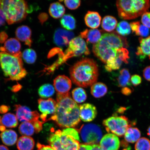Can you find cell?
I'll return each instance as SVG.
<instances>
[{
    "label": "cell",
    "instance_id": "39",
    "mask_svg": "<svg viewBox=\"0 0 150 150\" xmlns=\"http://www.w3.org/2000/svg\"><path fill=\"white\" fill-rule=\"evenodd\" d=\"M63 133L69 136H70L74 139L80 141V138L79 132L77 130L72 128H67L62 131Z\"/></svg>",
    "mask_w": 150,
    "mask_h": 150
},
{
    "label": "cell",
    "instance_id": "12",
    "mask_svg": "<svg viewBox=\"0 0 150 150\" xmlns=\"http://www.w3.org/2000/svg\"><path fill=\"white\" fill-rule=\"evenodd\" d=\"M38 108L42 114L40 118L43 123L47 121V117L50 114H54L56 111V102L54 99L49 98L47 99H39L38 100Z\"/></svg>",
    "mask_w": 150,
    "mask_h": 150
},
{
    "label": "cell",
    "instance_id": "11",
    "mask_svg": "<svg viewBox=\"0 0 150 150\" xmlns=\"http://www.w3.org/2000/svg\"><path fill=\"white\" fill-rule=\"evenodd\" d=\"M14 108L17 118L20 121L30 122L33 123L39 120L40 117L39 113L37 111H32L25 106L16 105H14Z\"/></svg>",
    "mask_w": 150,
    "mask_h": 150
},
{
    "label": "cell",
    "instance_id": "47",
    "mask_svg": "<svg viewBox=\"0 0 150 150\" xmlns=\"http://www.w3.org/2000/svg\"><path fill=\"white\" fill-rule=\"evenodd\" d=\"M143 76L146 80L150 82V66L144 69Z\"/></svg>",
    "mask_w": 150,
    "mask_h": 150
},
{
    "label": "cell",
    "instance_id": "26",
    "mask_svg": "<svg viewBox=\"0 0 150 150\" xmlns=\"http://www.w3.org/2000/svg\"><path fill=\"white\" fill-rule=\"evenodd\" d=\"M140 137V131L137 127H129L125 134V142L130 143H134L137 142Z\"/></svg>",
    "mask_w": 150,
    "mask_h": 150
},
{
    "label": "cell",
    "instance_id": "33",
    "mask_svg": "<svg viewBox=\"0 0 150 150\" xmlns=\"http://www.w3.org/2000/svg\"><path fill=\"white\" fill-rule=\"evenodd\" d=\"M123 62L117 56L107 62L105 68L108 72L119 70L121 67Z\"/></svg>",
    "mask_w": 150,
    "mask_h": 150
},
{
    "label": "cell",
    "instance_id": "42",
    "mask_svg": "<svg viewBox=\"0 0 150 150\" xmlns=\"http://www.w3.org/2000/svg\"><path fill=\"white\" fill-rule=\"evenodd\" d=\"M150 30L149 28L146 26L140 24L138 30V36L146 37L149 34Z\"/></svg>",
    "mask_w": 150,
    "mask_h": 150
},
{
    "label": "cell",
    "instance_id": "19",
    "mask_svg": "<svg viewBox=\"0 0 150 150\" xmlns=\"http://www.w3.org/2000/svg\"><path fill=\"white\" fill-rule=\"evenodd\" d=\"M102 35V31L96 29H86L80 34V37L85 39L87 43L94 45L100 40Z\"/></svg>",
    "mask_w": 150,
    "mask_h": 150
},
{
    "label": "cell",
    "instance_id": "17",
    "mask_svg": "<svg viewBox=\"0 0 150 150\" xmlns=\"http://www.w3.org/2000/svg\"><path fill=\"white\" fill-rule=\"evenodd\" d=\"M21 45L17 39L12 38L8 39L5 42L4 46L0 48L1 52H5L12 55L21 54L20 52Z\"/></svg>",
    "mask_w": 150,
    "mask_h": 150
},
{
    "label": "cell",
    "instance_id": "16",
    "mask_svg": "<svg viewBox=\"0 0 150 150\" xmlns=\"http://www.w3.org/2000/svg\"><path fill=\"white\" fill-rule=\"evenodd\" d=\"M54 88L57 93L65 94L69 93L72 86V82L68 77L64 75H60L54 80Z\"/></svg>",
    "mask_w": 150,
    "mask_h": 150
},
{
    "label": "cell",
    "instance_id": "7",
    "mask_svg": "<svg viewBox=\"0 0 150 150\" xmlns=\"http://www.w3.org/2000/svg\"><path fill=\"white\" fill-rule=\"evenodd\" d=\"M47 140L54 150H78L80 145L79 142L59 130L52 132Z\"/></svg>",
    "mask_w": 150,
    "mask_h": 150
},
{
    "label": "cell",
    "instance_id": "24",
    "mask_svg": "<svg viewBox=\"0 0 150 150\" xmlns=\"http://www.w3.org/2000/svg\"><path fill=\"white\" fill-rule=\"evenodd\" d=\"M49 12L52 17L59 18L62 17L64 14L65 7L61 3L56 2L50 5Z\"/></svg>",
    "mask_w": 150,
    "mask_h": 150
},
{
    "label": "cell",
    "instance_id": "40",
    "mask_svg": "<svg viewBox=\"0 0 150 150\" xmlns=\"http://www.w3.org/2000/svg\"><path fill=\"white\" fill-rule=\"evenodd\" d=\"M81 1L79 0H67L64 1V3L66 6L69 9H76L78 8L80 6Z\"/></svg>",
    "mask_w": 150,
    "mask_h": 150
},
{
    "label": "cell",
    "instance_id": "30",
    "mask_svg": "<svg viewBox=\"0 0 150 150\" xmlns=\"http://www.w3.org/2000/svg\"><path fill=\"white\" fill-rule=\"evenodd\" d=\"M62 27L69 30H72L76 27V21L71 15H64L60 21Z\"/></svg>",
    "mask_w": 150,
    "mask_h": 150
},
{
    "label": "cell",
    "instance_id": "5",
    "mask_svg": "<svg viewBox=\"0 0 150 150\" xmlns=\"http://www.w3.org/2000/svg\"><path fill=\"white\" fill-rule=\"evenodd\" d=\"M0 9L9 24L20 22L27 16L28 6L23 0L0 1Z\"/></svg>",
    "mask_w": 150,
    "mask_h": 150
},
{
    "label": "cell",
    "instance_id": "15",
    "mask_svg": "<svg viewBox=\"0 0 150 150\" xmlns=\"http://www.w3.org/2000/svg\"><path fill=\"white\" fill-rule=\"evenodd\" d=\"M79 112L80 120L85 122L93 121L96 117L97 113L95 106L89 103L81 105Z\"/></svg>",
    "mask_w": 150,
    "mask_h": 150
},
{
    "label": "cell",
    "instance_id": "32",
    "mask_svg": "<svg viewBox=\"0 0 150 150\" xmlns=\"http://www.w3.org/2000/svg\"><path fill=\"white\" fill-rule=\"evenodd\" d=\"M38 92L39 96L42 98H48L54 94L55 88L51 84H45L39 88Z\"/></svg>",
    "mask_w": 150,
    "mask_h": 150
},
{
    "label": "cell",
    "instance_id": "1",
    "mask_svg": "<svg viewBox=\"0 0 150 150\" xmlns=\"http://www.w3.org/2000/svg\"><path fill=\"white\" fill-rule=\"evenodd\" d=\"M51 120L62 128L74 127L79 124V107L71 98L70 93H57L55 112L48 121Z\"/></svg>",
    "mask_w": 150,
    "mask_h": 150
},
{
    "label": "cell",
    "instance_id": "37",
    "mask_svg": "<svg viewBox=\"0 0 150 150\" xmlns=\"http://www.w3.org/2000/svg\"><path fill=\"white\" fill-rule=\"evenodd\" d=\"M135 150H150V140L142 137L139 139L135 145Z\"/></svg>",
    "mask_w": 150,
    "mask_h": 150
},
{
    "label": "cell",
    "instance_id": "10",
    "mask_svg": "<svg viewBox=\"0 0 150 150\" xmlns=\"http://www.w3.org/2000/svg\"><path fill=\"white\" fill-rule=\"evenodd\" d=\"M89 50L86 43L80 36L74 38L69 43L66 50L63 60L72 57H76L90 54Z\"/></svg>",
    "mask_w": 150,
    "mask_h": 150
},
{
    "label": "cell",
    "instance_id": "49",
    "mask_svg": "<svg viewBox=\"0 0 150 150\" xmlns=\"http://www.w3.org/2000/svg\"><path fill=\"white\" fill-rule=\"evenodd\" d=\"M132 91L130 88L128 87H125L123 88L121 90V92L123 94L129 96L131 95L132 93Z\"/></svg>",
    "mask_w": 150,
    "mask_h": 150
},
{
    "label": "cell",
    "instance_id": "13",
    "mask_svg": "<svg viewBox=\"0 0 150 150\" xmlns=\"http://www.w3.org/2000/svg\"><path fill=\"white\" fill-rule=\"evenodd\" d=\"M74 37V34L72 32L59 28L54 33V42L58 46L65 47L69 44Z\"/></svg>",
    "mask_w": 150,
    "mask_h": 150
},
{
    "label": "cell",
    "instance_id": "54",
    "mask_svg": "<svg viewBox=\"0 0 150 150\" xmlns=\"http://www.w3.org/2000/svg\"><path fill=\"white\" fill-rule=\"evenodd\" d=\"M5 130V127L3 126V125H0V131L3 132V131H4Z\"/></svg>",
    "mask_w": 150,
    "mask_h": 150
},
{
    "label": "cell",
    "instance_id": "28",
    "mask_svg": "<svg viewBox=\"0 0 150 150\" xmlns=\"http://www.w3.org/2000/svg\"><path fill=\"white\" fill-rule=\"evenodd\" d=\"M117 20L114 17L108 16L103 18L102 27L104 30L110 32L115 29L117 25Z\"/></svg>",
    "mask_w": 150,
    "mask_h": 150
},
{
    "label": "cell",
    "instance_id": "6",
    "mask_svg": "<svg viewBox=\"0 0 150 150\" xmlns=\"http://www.w3.org/2000/svg\"><path fill=\"white\" fill-rule=\"evenodd\" d=\"M119 17L132 20L142 16L150 7L149 0H119L116 3Z\"/></svg>",
    "mask_w": 150,
    "mask_h": 150
},
{
    "label": "cell",
    "instance_id": "18",
    "mask_svg": "<svg viewBox=\"0 0 150 150\" xmlns=\"http://www.w3.org/2000/svg\"><path fill=\"white\" fill-rule=\"evenodd\" d=\"M17 38L29 47L31 46L32 40H31V31L30 28L26 25H22L18 27L16 31Z\"/></svg>",
    "mask_w": 150,
    "mask_h": 150
},
{
    "label": "cell",
    "instance_id": "8",
    "mask_svg": "<svg viewBox=\"0 0 150 150\" xmlns=\"http://www.w3.org/2000/svg\"><path fill=\"white\" fill-rule=\"evenodd\" d=\"M103 124L108 132L119 137L124 136L127 129L131 126L128 118L124 116L108 117L103 121Z\"/></svg>",
    "mask_w": 150,
    "mask_h": 150
},
{
    "label": "cell",
    "instance_id": "23",
    "mask_svg": "<svg viewBox=\"0 0 150 150\" xmlns=\"http://www.w3.org/2000/svg\"><path fill=\"white\" fill-rule=\"evenodd\" d=\"M2 141L5 145L11 146L14 145L18 139V135L15 131L6 130L1 134Z\"/></svg>",
    "mask_w": 150,
    "mask_h": 150
},
{
    "label": "cell",
    "instance_id": "45",
    "mask_svg": "<svg viewBox=\"0 0 150 150\" xmlns=\"http://www.w3.org/2000/svg\"><path fill=\"white\" fill-rule=\"evenodd\" d=\"M131 29L133 33L138 35V30L140 25V23L139 21H135L131 22L130 23Z\"/></svg>",
    "mask_w": 150,
    "mask_h": 150
},
{
    "label": "cell",
    "instance_id": "31",
    "mask_svg": "<svg viewBox=\"0 0 150 150\" xmlns=\"http://www.w3.org/2000/svg\"><path fill=\"white\" fill-rule=\"evenodd\" d=\"M20 134L23 136H30L33 135L35 129L32 123L30 122H24L19 127Z\"/></svg>",
    "mask_w": 150,
    "mask_h": 150
},
{
    "label": "cell",
    "instance_id": "9",
    "mask_svg": "<svg viewBox=\"0 0 150 150\" xmlns=\"http://www.w3.org/2000/svg\"><path fill=\"white\" fill-rule=\"evenodd\" d=\"M77 130L86 144H97L102 138L103 133L100 127L94 124L83 125Z\"/></svg>",
    "mask_w": 150,
    "mask_h": 150
},
{
    "label": "cell",
    "instance_id": "44",
    "mask_svg": "<svg viewBox=\"0 0 150 150\" xmlns=\"http://www.w3.org/2000/svg\"><path fill=\"white\" fill-rule=\"evenodd\" d=\"M130 81L133 85L136 87L142 83V79L139 75L134 74L131 77Z\"/></svg>",
    "mask_w": 150,
    "mask_h": 150
},
{
    "label": "cell",
    "instance_id": "2",
    "mask_svg": "<svg viewBox=\"0 0 150 150\" xmlns=\"http://www.w3.org/2000/svg\"><path fill=\"white\" fill-rule=\"evenodd\" d=\"M128 46L127 39L114 31L103 35L100 40L93 45V51L97 57L106 64L116 57L118 49Z\"/></svg>",
    "mask_w": 150,
    "mask_h": 150
},
{
    "label": "cell",
    "instance_id": "34",
    "mask_svg": "<svg viewBox=\"0 0 150 150\" xmlns=\"http://www.w3.org/2000/svg\"><path fill=\"white\" fill-rule=\"evenodd\" d=\"M72 96L75 102L83 103L87 98V95L84 90L81 87L76 88L72 91Z\"/></svg>",
    "mask_w": 150,
    "mask_h": 150
},
{
    "label": "cell",
    "instance_id": "3",
    "mask_svg": "<svg viewBox=\"0 0 150 150\" xmlns=\"http://www.w3.org/2000/svg\"><path fill=\"white\" fill-rule=\"evenodd\" d=\"M70 74L73 83L87 88L96 83L99 76L98 65L93 59L84 58L71 67Z\"/></svg>",
    "mask_w": 150,
    "mask_h": 150
},
{
    "label": "cell",
    "instance_id": "55",
    "mask_svg": "<svg viewBox=\"0 0 150 150\" xmlns=\"http://www.w3.org/2000/svg\"><path fill=\"white\" fill-rule=\"evenodd\" d=\"M147 135L149 136L150 137V125L147 129Z\"/></svg>",
    "mask_w": 150,
    "mask_h": 150
},
{
    "label": "cell",
    "instance_id": "56",
    "mask_svg": "<svg viewBox=\"0 0 150 150\" xmlns=\"http://www.w3.org/2000/svg\"><path fill=\"white\" fill-rule=\"evenodd\" d=\"M1 117H0V125H1Z\"/></svg>",
    "mask_w": 150,
    "mask_h": 150
},
{
    "label": "cell",
    "instance_id": "48",
    "mask_svg": "<svg viewBox=\"0 0 150 150\" xmlns=\"http://www.w3.org/2000/svg\"><path fill=\"white\" fill-rule=\"evenodd\" d=\"M37 150H54L51 146L42 145L39 142L37 143Z\"/></svg>",
    "mask_w": 150,
    "mask_h": 150
},
{
    "label": "cell",
    "instance_id": "4",
    "mask_svg": "<svg viewBox=\"0 0 150 150\" xmlns=\"http://www.w3.org/2000/svg\"><path fill=\"white\" fill-rule=\"evenodd\" d=\"M22 54L12 55L6 52H0V63L5 76L8 80L19 81L25 78L28 73L24 68Z\"/></svg>",
    "mask_w": 150,
    "mask_h": 150
},
{
    "label": "cell",
    "instance_id": "22",
    "mask_svg": "<svg viewBox=\"0 0 150 150\" xmlns=\"http://www.w3.org/2000/svg\"><path fill=\"white\" fill-rule=\"evenodd\" d=\"M35 145V141L33 138L23 136L19 138L16 145L18 150H33Z\"/></svg>",
    "mask_w": 150,
    "mask_h": 150
},
{
    "label": "cell",
    "instance_id": "36",
    "mask_svg": "<svg viewBox=\"0 0 150 150\" xmlns=\"http://www.w3.org/2000/svg\"><path fill=\"white\" fill-rule=\"evenodd\" d=\"M22 57L27 63L32 64L36 61L37 54L34 50L32 49H27L22 53Z\"/></svg>",
    "mask_w": 150,
    "mask_h": 150
},
{
    "label": "cell",
    "instance_id": "51",
    "mask_svg": "<svg viewBox=\"0 0 150 150\" xmlns=\"http://www.w3.org/2000/svg\"><path fill=\"white\" fill-rule=\"evenodd\" d=\"M5 21L6 20L4 16L0 9V27L4 25Z\"/></svg>",
    "mask_w": 150,
    "mask_h": 150
},
{
    "label": "cell",
    "instance_id": "29",
    "mask_svg": "<svg viewBox=\"0 0 150 150\" xmlns=\"http://www.w3.org/2000/svg\"><path fill=\"white\" fill-rule=\"evenodd\" d=\"M130 74L128 69H123L120 72L117 78L118 85L120 87H125L130 86Z\"/></svg>",
    "mask_w": 150,
    "mask_h": 150
},
{
    "label": "cell",
    "instance_id": "43",
    "mask_svg": "<svg viewBox=\"0 0 150 150\" xmlns=\"http://www.w3.org/2000/svg\"><path fill=\"white\" fill-rule=\"evenodd\" d=\"M141 21L143 25L150 28V12H147L142 15Z\"/></svg>",
    "mask_w": 150,
    "mask_h": 150
},
{
    "label": "cell",
    "instance_id": "38",
    "mask_svg": "<svg viewBox=\"0 0 150 150\" xmlns=\"http://www.w3.org/2000/svg\"><path fill=\"white\" fill-rule=\"evenodd\" d=\"M117 56H118L123 62L126 64L128 63V59H129L128 50L125 48H122L117 50Z\"/></svg>",
    "mask_w": 150,
    "mask_h": 150
},
{
    "label": "cell",
    "instance_id": "41",
    "mask_svg": "<svg viewBox=\"0 0 150 150\" xmlns=\"http://www.w3.org/2000/svg\"><path fill=\"white\" fill-rule=\"evenodd\" d=\"M78 150H102L100 145L98 144L88 145L86 144H80Z\"/></svg>",
    "mask_w": 150,
    "mask_h": 150
},
{
    "label": "cell",
    "instance_id": "35",
    "mask_svg": "<svg viewBox=\"0 0 150 150\" xmlns=\"http://www.w3.org/2000/svg\"><path fill=\"white\" fill-rule=\"evenodd\" d=\"M117 33L120 35L125 36L131 33V29L130 24L126 21H122L117 24Z\"/></svg>",
    "mask_w": 150,
    "mask_h": 150
},
{
    "label": "cell",
    "instance_id": "14",
    "mask_svg": "<svg viewBox=\"0 0 150 150\" xmlns=\"http://www.w3.org/2000/svg\"><path fill=\"white\" fill-rule=\"evenodd\" d=\"M120 146L119 138L110 133L105 135L100 141V146L102 150H119Z\"/></svg>",
    "mask_w": 150,
    "mask_h": 150
},
{
    "label": "cell",
    "instance_id": "21",
    "mask_svg": "<svg viewBox=\"0 0 150 150\" xmlns=\"http://www.w3.org/2000/svg\"><path fill=\"white\" fill-rule=\"evenodd\" d=\"M139 41L140 46L137 48L136 55L142 59H145L146 56H148L150 59V36L146 38L140 37Z\"/></svg>",
    "mask_w": 150,
    "mask_h": 150
},
{
    "label": "cell",
    "instance_id": "52",
    "mask_svg": "<svg viewBox=\"0 0 150 150\" xmlns=\"http://www.w3.org/2000/svg\"><path fill=\"white\" fill-rule=\"evenodd\" d=\"M7 37L6 34L4 32H2L0 33V42L3 43L6 40Z\"/></svg>",
    "mask_w": 150,
    "mask_h": 150
},
{
    "label": "cell",
    "instance_id": "25",
    "mask_svg": "<svg viewBox=\"0 0 150 150\" xmlns=\"http://www.w3.org/2000/svg\"><path fill=\"white\" fill-rule=\"evenodd\" d=\"M108 90L105 84L101 82H96L91 86V93L95 98H100L106 94Z\"/></svg>",
    "mask_w": 150,
    "mask_h": 150
},
{
    "label": "cell",
    "instance_id": "50",
    "mask_svg": "<svg viewBox=\"0 0 150 150\" xmlns=\"http://www.w3.org/2000/svg\"><path fill=\"white\" fill-rule=\"evenodd\" d=\"M9 107L6 105H2L0 106V113L5 114L8 111Z\"/></svg>",
    "mask_w": 150,
    "mask_h": 150
},
{
    "label": "cell",
    "instance_id": "20",
    "mask_svg": "<svg viewBox=\"0 0 150 150\" xmlns=\"http://www.w3.org/2000/svg\"><path fill=\"white\" fill-rule=\"evenodd\" d=\"M102 18L98 12L88 11L84 17L86 25L92 29H96L100 25Z\"/></svg>",
    "mask_w": 150,
    "mask_h": 150
},
{
    "label": "cell",
    "instance_id": "53",
    "mask_svg": "<svg viewBox=\"0 0 150 150\" xmlns=\"http://www.w3.org/2000/svg\"><path fill=\"white\" fill-rule=\"evenodd\" d=\"M0 150H9L6 146L3 145H0Z\"/></svg>",
    "mask_w": 150,
    "mask_h": 150
},
{
    "label": "cell",
    "instance_id": "27",
    "mask_svg": "<svg viewBox=\"0 0 150 150\" xmlns=\"http://www.w3.org/2000/svg\"><path fill=\"white\" fill-rule=\"evenodd\" d=\"M18 125L17 118L12 113L5 114L1 119V125L5 127L13 128L16 127Z\"/></svg>",
    "mask_w": 150,
    "mask_h": 150
},
{
    "label": "cell",
    "instance_id": "46",
    "mask_svg": "<svg viewBox=\"0 0 150 150\" xmlns=\"http://www.w3.org/2000/svg\"><path fill=\"white\" fill-rule=\"evenodd\" d=\"M43 123L42 122L39 121V120H38L33 123L35 132L37 134L42 130Z\"/></svg>",
    "mask_w": 150,
    "mask_h": 150
}]
</instances>
